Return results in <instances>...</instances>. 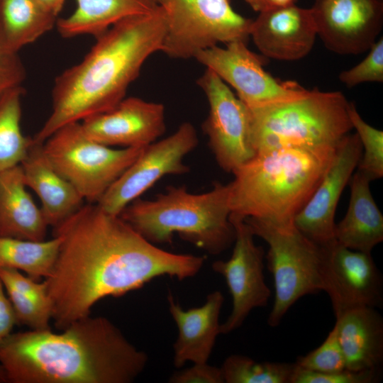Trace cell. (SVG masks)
<instances>
[{"label": "cell", "mask_w": 383, "mask_h": 383, "mask_svg": "<svg viewBox=\"0 0 383 383\" xmlns=\"http://www.w3.org/2000/svg\"><path fill=\"white\" fill-rule=\"evenodd\" d=\"M53 236L60 243L45 282L52 319L61 331L89 316L104 297L123 296L163 275L192 277L206 260L158 248L97 204L83 205L54 227Z\"/></svg>", "instance_id": "1"}, {"label": "cell", "mask_w": 383, "mask_h": 383, "mask_svg": "<svg viewBox=\"0 0 383 383\" xmlns=\"http://www.w3.org/2000/svg\"><path fill=\"white\" fill-rule=\"evenodd\" d=\"M148 362L146 353L103 316L80 318L58 333H11L0 343L9 383H131Z\"/></svg>", "instance_id": "2"}, {"label": "cell", "mask_w": 383, "mask_h": 383, "mask_svg": "<svg viewBox=\"0 0 383 383\" xmlns=\"http://www.w3.org/2000/svg\"><path fill=\"white\" fill-rule=\"evenodd\" d=\"M166 30L164 11L126 18L96 37L78 64L55 79L52 111L33 138L43 143L63 126L113 109L153 53L161 51Z\"/></svg>", "instance_id": "3"}, {"label": "cell", "mask_w": 383, "mask_h": 383, "mask_svg": "<svg viewBox=\"0 0 383 383\" xmlns=\"http://www.w3.org/2000/svg\"><path fill=\"white\" fill-rule=\"evenodd\" d=\"M336 148L286 147L256 153L233 173L231 214L294 224L331 164Z\"/></svg>", "instance_id": "4"}, {"label": "cell", "mask_w": 383, "mask_h": 383, "mask_svg": "<svg viewBox=\"0 0 383 383\" xmlns=\"http://www.w3.org/2000/svg\"><path fill=\"white\" fill-rule=\"evenodd\" d=\"M229 183L215 182L206 192L193 194L186 186H170L153 199H135L119 214L150 243L172 244L174 233L210 255L234 243L230 220Z\"/></svg>", "instance_id": "5"}, {"label": "cell", "mask_w": 383, "mask_h": 383, "mask_svg": "<svg viewBox=\"0 0 383 383\" xmlns=\"http://www.w3.org/2000/svg\"><path fill=\"white\" fill-rule=\"evenodd\" d=\"M340 91L317 88L292 100L249 109L256 153L286 147H337L353 126Z\"/></svg>", "instance_id": "6"}, {"label": "cell", "mask_w": 383, "mask_h": 383, "mask_svg": "<svg viewBox=\"0 0 383 383\" xmlns=\"http://www.w3.org/2000/svg\"><path fill=\"white\" fill-rule=\"evenodd\" d=\"M244 220L254 235L269 245L265 257L274 278V299L267 323L276 327L300 298L322 291V246L294 224L278 225L254 218Z\"/></svg>", "instance_id": "7"}, {"label": "cell", "mask_w": 383, "mask_h": 383, "mask_svg": "<svg viewBox=\"0 0 383 383\" xmlns=\"http://www.w3.org/2000/svg\"><path fill=\"white\" fill-rule=\"evenodd\" d=\"M144 148L104 145L89 138L80 122L63 126L43 142L52 167L91 204L99 201Z\"/></svg>", "instance_id": "8"}, {"label": "cell", "mask_w": 383, "mask_h": 383, "mask_svg": "<svg viewBox=\"0 0 383 383\" xmlns=\"http://www.w3.org/2000/svg\"><path fill=\"white\" fill-rule=\"evenodd\" d=\"M166 30L161 52L174 59L195 57L218 43L247 42L252 20L236 13L229 0H156Z\"/></svg>", "instance_id": "9"}, {"label": "cell", "mask_w": 383, "mask_h": 383, "mask_svg": "<svg viewBox=\"0 0 383 383\" xmlns=\"http://www.w3.org/2000/svg\"><path fill=\"white\" fill-rule=\"evenodd\" d=\"M199 143L194 126L182 123L169 136L145 146L136 160L108 189L97 204L119 216L123 209L166 175H181L190 168L184 157Z\"/></svg>", "instance_id": "10"}, {"label": "cell", "mask_w": 383, "mask_h": 383, "mask_svg": "<svg viewBox=\"0 0 383 383\" xmlns=\"http://www.w3.org/2000/svg\"><path fill=\"white\" fill-rule=\"evenodd\" d=\"M194 58L232 87L250 109L297 99L309 91L296 82L270 75L264 70L261 57L241 40L202 50Z\"/></svg>", "instance_id": "11"}, {"label": "cell", "mask_w": 383, "mask_h": 383, "mask_svg": "<svg viewBox=\"0 0 383 383\" xmlns=\"http://www.w3.org/2000/svg\"><path fill=\"white\" fill-rule=\"evenodd\" d=\"M209 110L202 128L218 166L233 173L256 154L250 138L248 106L213 71L206 69L198 79Z\"/></svg>", "instance_id": "12"}, {"label": "cell", "mask_w": 383, "mask_h": 383, "mask_svg": "<svg viewBox=\"0 0 383 383\" xmlns=\"http://www.w3.org/2000/svg\"><path fill=\"white\" fill-rule=\"evenodd\" d=\"M235 229L234 247L227 260L212 263L213 270L221 274L232 297V310L221 324V334H228L242 326L252 310L265 307L271 290L265 281V251L255 245L254 234L244 218L230 214Z\"/></svg>", "instance_id": "13"}, {"label": "cell", "mask_w": 383, "mask_h": 383, "mask_svg": "<svg viewBox=\"0 0 383 383\" xmlns=\"http://www.w3.org/2000/svg\"><path fill=\"white\" fill-rule=\"evenodd\" d=\"M322 250V291L328 295L335 316L356 307L382 306V277L371 253L349 249L336 240Z\"/></svg>", "instance_id": "14"}, {"label": "cell", "mask_w": 383, "mask_h": 383, "mask_svg": "<svg viewBox=\"0 0 383 383\" xmlns=\"http://www.w3.org/2000/svg\"><path fill=\"white\" fill-rule=\"evenodd\" d=\"M310 9L317 35L339 55L368 51L382 29V0H315Z\"/></svg>", "instance_id": "15"}, {"label": "cell", "mask_w": 383, "mask_h": 383, "mask_svg": "<svg viewBox=\"0 0 383 383\" xmlns=\"http://www.w3.org/2000/svg\"><path fill=\"white\" fill-rule=\"evenodd\" d=\"M362 148L357 133L346 135L321 182L294 219V226L320 246L335 239V215L340 195L360 162Z\"/></svg>", "instance_id": "16"}, {"label": "cell", "mask_w": 383, "mask_h": 383, "mask_svg": "<svg viewBox=\"0 0 383 383\" xmlns=\"http://www.w3.org/2000/svg\"><path fill=\"white\" fill-rule=\"evenodd\" d=\"M80 123L89 138L104 145L145 147L165 132V109L160 103L125 97L111 110Z\"/></svg>", "instance_id": "17"}, {"label": "cell", "mask_w": 383, "mask_h": 383, "mask_svg": "<svg viewBox=\"0 0 383 383\" xmlns=\"http://www.w3.org/2000/svg\"><path fill=\"white\" fill-rule=\"evenodd\" d=\"M316 35L311 9L295 4L260 13L250 30V37L263 55L286 61L306 56Z\"/></svg>", "instance_id": "18"}, {"label": "cell", "mask_w": 383, "mask_h": 383, "mask_svg": "<svg viewBox=\"0 0 383 383\" xmlns=\"http://www.w3.org/2000/svg\"><path fill=\"white\" fill-rule=\"evenodd\" d=\"M223 301V294L215 291L207 295L202 306L184 310L168 294L170 313L178 328L173 345L175 367L180 368L187 362H208L216 338L221 334L219 316Z\"/></svg>", "instance_id": "19"}, {"label": "cell", "mask_w": 383, "mask_h": 383, "mask_svg": "<svg viewBox=\"0 0 383 383\" xmlns=\"http://www.w3.org/2000/svg\"><path fill=\"white\" fill-rule=\"evenodd\" d=\"M20 165L26 187L40 199V209L48 226L55 227L84 205L81 194L48 160L43 143L33 139Z\"/></svg>", "instance_id": "20"}, {"label": "cell", "mask_w": 383, "mask_h": 383, "mask_svg": "<svg viewBox=\"0 0 383 383\" xmlns=\"http://www.w3.org/2000/svg\"><path fill=\"white\" fill-rule=\"evenodd\" d=\"M335 318L334 326L346 369L380 372L383 362V318L376 308L350 309Z\"/></svg>", "instance_id": "21"}, {"label": "cell", "mask_w": 383, "mask_h": 383, "mask_svg": "<svg viewBox=\"0 0 383 383\" xmlns=\"http://www.w3.org/2000/svg\"><path fill=\"white\" fill-rule=\"evenodd\" d=\"M26 188L21 165L0 172V236L45 240L48 225Z\"/></svg>", "instance_id": "22"}, {"label": "cell", "mask_w": 383, "mask_h": 383, "mask_svg": "<svg viewBox=\"0 0 383 383\" xmlns=\"http://www.w3.org/2000/svg\"><path fill=\"white\" fill-rule=\"evenodd\" d=\"M370 182L358 170L353 174L348 208L334 231L338 243L367 253L383 240V215L372 195Z\"/></svg>", "instance_id": "23"}, {"label": "cell", "mask_w": 383, "mask_h": 383, "mask_svg": "<svg viewBox=\"0 0 383 383\" xmlns=\"http://www.w3.org/2000/svg\"><path fill=\"white\" fill-rule=\"evenodd\" d=\"M70 16L57 20L56 27L65 38L82 35L97 37L115 23L133 16L150 13L156 0H75Z\"/></svg>", "instance_id": "24"}, {"label": "cell", "mask_w": 383, "mask_h": 383, "mask_svg": "<svg viewBox=\"0 0 383 383\" xmlns=\"http://www.w3.org/2000/svg\"><path fill=\"white\" fill-rule=\"evenodd\" d=\"M57 20L36 0H0V32L15 52L51 30Z\"/></svg>", "instance_id": "25"}, {"label": "cell", "mask_w": 383, "mask_h": 383, "mask_svg": "<svg viewBox=\"0 0 383 383\" xmlns=\"http://www.w3.org/2000/svg\"><path fill=\"white\" fill-rule=\"evenodd\" d=\"M0 279L12 304L18 323L31 330L50 328L51 304L45 280L38 282L11 268H0Z\"/></svg>", "instance_id": "26"}, {"label": "cell", "mask_w": 383, "mask_h": 383, "mask_svg": "<svg viewBox=\"0 0 383 383\" xmlns=\"http://www.w3.org/2000/svg\"><path fill=\"white\" fill-rule=\"evenodd\" d=\"M60 239L33 241L0 236V268H11L26 272L37 280L46 278L55 262Z\"/></svg>", "instance_id": "27"}, {"label": "cell", "mask_w": 383, "mask_h": 383, "mask_svg": "<svg viewBox=\"0 0 383 383\" xmlns=\"http://www.w3.org/2000/svg\"><path fill=\"white\" fill-rule=\"evenodd\" d=\"M22 87L0 98V172L20 165L33 143L21 131Z\"/></svg>", "instance_id": "28"}, {"label": "cell", "mask_w": 383, "mask_h": 383, "mask_svg": "<svg viewBox=\"0 0 383 383\" xmlns=\"http://www.w3.org/2000/svg\"><path fill=\"white\" fill-rule=\"evenodd\" d=\"M295 363L256 362L243 355L228 356L221 367L224 383H290Z\"/></svg>", "instance_id": "29"}, {"label": "cell", "mask_w": 383, "mask_h": 383, "mask_svg": "<svg viewBox=\"0 0 383 383\" xmlns=\"http://www.w3.org/2000/svg\"><path fill=\"white\" fill-rule=\"evenodd\" d=\"M348 113L353 128L356 130L364 149L357 170L370 181L380 179L383 176V132L366 123L353 102H350Z\"/></svg>", "instance_id": "30"}, {"label": "cell", "mask_w": 383, "mask_h": 383, "mask_svg": "<svg viewBox=\"0 0 383 383\" xmlns=\"http://www.w3.org/2000/svg\"><path fill=\"white\" fill-rule=\"evenodd\" d=\"M295 363L302 368L321 372H338L346 369L335 326L321 345L306 355L299 357Z\"/></svg>", "instance_id": "31"}, {"label": "cell", "mask_w": 383, "mask_h": 383, "mask_svg": "<svg viewBox=\"0 0 383 383\" xmlns=\"http://www.w3.org/2000/svg\"><path fill=\"white\" fill-rule=\"evenodd\" d=\"M338 78L349 88L365 82H382L383 38L373 44L363 60L353 67L341 72Z\"/></svg>", "instance_id": "32"}, {"label": "cell", "mask_w": 383, "mask_h": 383, "mask_svg": "<svg viewBox=\"0 0 383 383\" xmlns=\"http://www.w3.org/2000/svg\"><path fill=\"white\" fill-rule=\"evenodd\" d=\"M379 371H352L321 372L306 370L295 363L290 383H373L379 379Z\"/></svg>", "instance_id": "33"}, {"label": "cell", "mask_w": 383, "mask_h": 383, "mask_svg": "<svg viewBox=\"0 0 383 383\" xmlns=\"http://www.w3.org/2000/svg\"><path fill=\"white\" fill-rule=\"evenodd\" d=\"M26 70L18 55L6 44L0 32V98L9 90L22 87Z\"/></svg>", "instance_id": "34"}, {"label": "cell", "mask_w": 383, "mask_h": 383, "mask_svg": "<svg viewBox=\"0 0 383 383\" xmlns=\"http://www.w3.org/2000/svg\"><path fill=\"white\" fill-rule=\"evenodd\" d=\"M171 383H224L221 367L204 363L176 371L169 379Z\"/></svg>", "instance_id": "35"}, {"label": "cell", "mask_w": 383, "mask_h": 383, "mask_svg": "<svg viewBox=\"0 0 383 383\" xmlns=\"http://www.w3.org/2000/svg\"><path fill=\"white\" fill-rule=\"evenodd\" d=\"M16 323L13 307L0 279V343L11 333Z\"/></svg>", "instance_id": "36"}, {"label": "cell", "mask_w": 383, "mask_h": 383, "mask_svg": "<svg viewBox=\"0 0 383 383\" xmlns=\"http://www.w3.org/2000/svg\"><path fill=\"white\" fill-rule=\"evenodd\" d=\"M297 0H245L255 11L259 13L278 9L295 4Z\"/></svg>", "instance_id": "37"}, {"label": "cell", "mask_w": 383, "mask_h": 383, "mask_svg": "<svg viewBox=\"0 0 383 383\" xmlns=\"http://www.w3.org/2000/svg\"><path fill=\"white\" fill-rule=\"evenodd\" d=\"M46 11L57 16L66 0H36Z\"/></svg>", "instance_id": "38"}, {"label": "cell", "mask_w": 383, "mask_h": 383, "mask_svg": "<svg viewBox=\"0 0 383 383\" xmlns=\"http://www.w3.org/2000/svg\"><path fill=\"white\" fill-rule=\"evenodd\" d=\"M7 377L4 369L0 364V383H7Z\"/></svg>", "instance_id": "39"}]
</instances>
